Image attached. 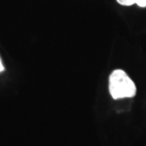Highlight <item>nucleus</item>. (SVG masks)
<instances>
[{"label": "nucleus", "mask_w": 146, "mask_h": 146, "mask_svg": "<svg viewBox=\"0 0 146 146\" xmlns=\"http://www.w3.org/2000/svg\"><path fill=\"white\" fill-rule=\"evenodd\" d=\"M117 1L121 5L131 6L134 4V3H136V0H117Z\"/></svg>", "instance_id": "f03ea898"}, {"label": "nucleus", "mask_w": 146, "mask_h": 146, "mask_svg": "<svg viewBox=\"0 0 146 146\" xmlns=\"http://www.w3.org/2000/svg\"><path fill=\"white\" fill-rule=\"evenodd\" d=\"M3 70H4V68H3V64H2V62H1V60H0V72H3Z\"/></svg>", "instance_id": "20e7f679"}, {"label": "nucleus", "mask_w": 146, "mask_h": 146, "mask_svg": "<svg viewBox=\"0 0 146 146\" xmlns=\"http://www.w3.org/2000/svg\"><path fill=\"white\" fill-rule=\"evenodd\" d=\"M136 3L139 7H146V0H136Z\"/></svg>", "instance_id": "7ed1b4c3"}, {"label": "nucleus", "mask_w": 146, "mask_h": 146, "mask_svg": "<svg viewBox=\"0 0 146 146\" xmlns=\"http://www.w3.org/2000/svg\"><path fill=\"white\" fill-rule=\"evenodd\" d=\"M110 93L114 99L132 98L136 94L134 82L123 70H115L110 76Z\"/></svg>", "instance_id": "f257e3e1"}]
</instances>
